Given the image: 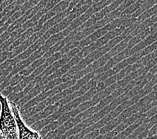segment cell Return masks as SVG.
Returning <instances> with one entry per match:
<instances>
[{"instance_id": "cell-1", "label": "cell", "mask_w": 157, "mask_h": 139, "mask_svg": "<svg viewBox=\"0 0 157 139\" xmlns=\"http://www.w3.org/2000/svg\"><path fill=\"white\" fill-rule=\"evenodd\" d=\"M0 134L4 139H18L15 117L6 96L0 93Z\"/></svg>"}, {"instance_id": "cell-2", "label": "cell", "mask_w": 157, "mask_h": 139, "mask_svg": "<svg viewBox=\"0 0 157 139\" xmlns=\"http://www.w3.org/2000/svg\"><path fill=\"white\" fill-rule=\"evenodd\" d=\"M10 102L16 119L18 139H41L40 134L38 131L32 129L24 122L21 116L20 107L15 102L11 101H10Z\"/></svg>"}, {"instance_id": "cell-3", "label": "cell", "mask_w": 157, "mask_h": 139, "mask_svg": "<svg viewBox=\"0 0 157 139\" xmlns=\"http://www.w3.org/2000/svg\"><path fill=\"white\" fill-rule=\"evenodd\" d=\"M81 1H85V0H81Z\"/></svg>"}]
</instances>
